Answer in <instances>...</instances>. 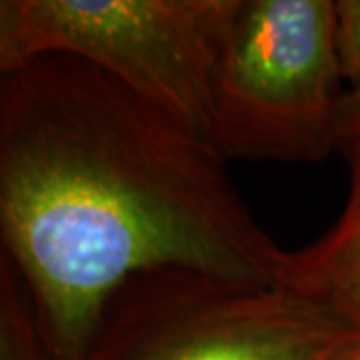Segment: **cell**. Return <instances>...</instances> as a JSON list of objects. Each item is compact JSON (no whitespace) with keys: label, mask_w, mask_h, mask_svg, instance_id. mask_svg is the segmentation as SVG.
Listing matches in <instances>:
<instances>
[{"label":"cell","mask_w":360,"mask_h":360,"mask_svg":"<svg viewBox=\"0 0 360 360\" xmlns=\"http://www.w3.org/2000/svg\"><path fill=\"white\" fill-rule=\"evenodd\" d=\"M0 77L2 255L58 359L82 360L104 302L139 272L278 284L286 250L198 132L70 54Z\"/></svg>","instance_id":"obj_1"},{"label":"cell","mask_w":360,"mask_h":360,"mask_svg":"<svg viewBox=\"0 0 360 360\" xmlns=\"http://www.w3.org/2000/svg\"><path fill=\"white\" fill-rule=\"evenodd\" d=\"M333 0H231L210 72V142L224 160L321 162L338 150L347 89Z\"/></svg>","instance_id":"obj_2"},{"label":"cell","mask_w":360,"mask_h":360,"mask_svg":"<svg viewBox=\"0 0 360 360\" xmlns=\"http://www.w3.org/2000/svg\"><path fill=\"white\" fill-rule=\"evenodd\" d=\"M360 330L284 284L139 272L104 302L82 360H333Z\"/></svg>","instance_id":"obj_3"},{"label":"cell","mask_w":360,"mask_h":360,"mask_svg":"<svg viewBox=\"0 0 360 360\" xmlns=\"http://www.w3.org/2000/svg\"><path fill=\"white\" fill-rule=\"evenodd\" d=\"M229 8L231 0H2L0 75L70 54L210 142V72Z\"/></svg>","instance_id":"obj_4"},{"label":"cell","mask_w":360,"mask_h":360,"mask_svg":"<svg viewBox=\"0 0 360 360\" xmlns=\"http://www.w3.org/2000/svg\"><path fill=\"white\" fill-rule=\"evenodd\" d=\"M350 168L340 220L314 245L286 250L278 283L319 298L360 330V136L338 144Z\"/></svg>","instance_id":"obj_5"},{"label":"cell","mask_w":360,"mask_h":360,"mask_svg":"<svg viewBox=\"0 0 360 360\" xmlns=\"http://www.w3.org/2000/svg\"><path fill=\"white\" fill-rule=\"evenodd\" d=\"M0 360H60L40 330L20 274L0 255Z\"/></svg>","instance_id":"obj_6"},{"label":"cell","mask_w":360,"mask_h":360,"mask_svg":"<svg viewBox=\"0 0 360 360\" xmlns=\"http://www.w3.org/2000/svg\"><path fill=\"white\" fill-rule=\"evenodd\" d=\"M336 51L347 90H360V0L336 2Z\"/></svg>","instance_id":"obj_7"},{"label":"cell","mask_w":360,"mask_h":360,"mask_svg":"<svg viewBox=\"0 0 360 360\" xmlns=\"http://www.w3.org/2000/svg\"><path fill=\"white\" fill-rule=\"evenodd\" d=\"M360 136V90H345L336 115V144Z\"/></svg>","instance_id":"obj_8"},{"label":"cell","mask_w":360,"mask_h":360,"mask_svg":"<svg viewBox=\"0 0 360 360\" xmlns=\"http://www.w3.org/2000/svg\"><path fill=\"white\" fill-rule=\"evenodd\" d=\"M333 360H360V335L354 336L352 340H348Z\"/></svg>","instance_id":"obj_9"}]
</instances>
